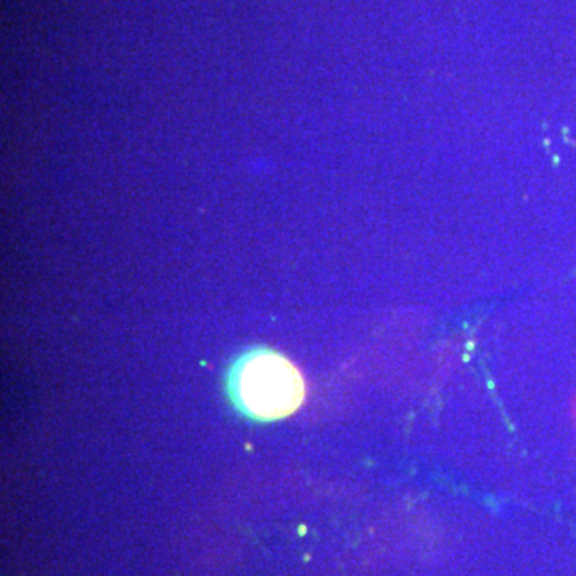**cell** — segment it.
<instances>
[{
	"label": "cell",
	"mask_w": 576,
	"mask_h": 576,
	"mask_svg": "<svg viewBox=\"0 0 576 576\" xmlns=\"http://www.w3.org/2000/svg\"><path fill=\"white\" fill-rule=\"evenodd\" d=\"M235 394L251 416L264 421L295 413L304 400L306 387L299 370L283 355L256 351L235 373Z\"/></svg>",
	"instance_id": "cell-1"
}]
</instances>
